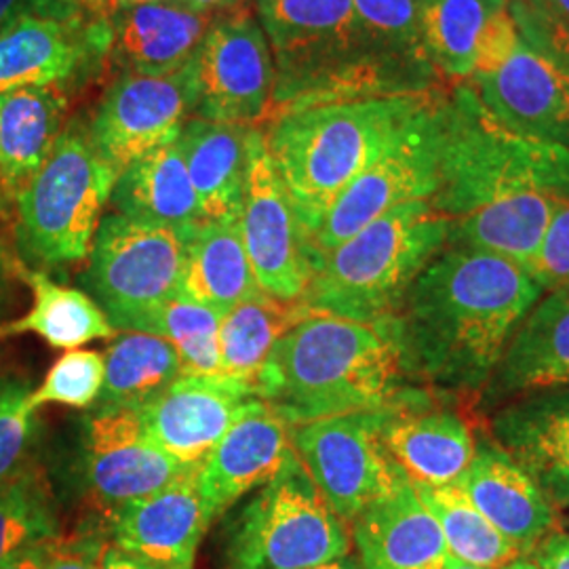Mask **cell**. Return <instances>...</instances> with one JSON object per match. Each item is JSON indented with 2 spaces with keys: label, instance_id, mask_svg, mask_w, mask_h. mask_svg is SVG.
Wrapping results in <instances>:
<instances>
[{
  "label": "cell",
  "instance_id": "681fc988",
  "mask_svg": "<svg viewBox=\"0 0 569 569\" xmlns=\"http://www.w3.org/2000/svg\"><path fill=\"white\" fill-rule=\"evenodd\" d=\"M103 569H154L148 563H143L136 557H129L119 549H114L112 545H108L103 550Z\"/></svg>",
  "mask_w": 569,
  "mask_h": 569
},
{
  "label": "cell",
  "instance_id": "4fadbf2b",
  "mask_svg": "<svg viewBox=\"0 0 569 569\" xmlns=\"http://www.w3.org/2000/svg\"><path fill=\"white\" fill-rule=\"evenodd\" d=\"M194 106L192 61L164 77L121 74L106 89L87 131L103 161L121 173L146 152L178 140Z\"/></svg>",
  "mask_w": 569,
  "mask_h": 569
},
{
  "label": "cell",
  "instance_id": "816d5d0a",
  "mask_svg": "<svg viewBox=\"0 0 569 569\" xmlns=\"http://www.w3.org/2000/svg\"><path fill=\"white\" fill-rule=\"evenodd\" d=\"M310 569H363L361 568V563L359 561H355V559H350V557H345V559H338V561H329V563H323V566H317V568Z\"/></svg>",
  "mask_w": 569,
  "mask_h": 569
},
{
  "label": "cell",
  "instance_id": "d4e9b609",
  "mask_svg": "<svg viewBox=\"0 0 569 569\" xmlns=\"http://www.w3.org/2000/svg\"><path fill=\"white\" fill-rule=\"evenodd\" d=\"M350 526L363 569H443L449 561L441 528L407 477Z\"/></svg>",
  "mask_w": 569,
  "mask_h": 569
},
{
  "label": "cell",
  "instance_id": "83f0119b",
  "mask_svg": "<svg viewBox=\"0 0 569 569\" xmlns=\"http://www.w3.org/2000/svg\"><path fill=\"white\" fill-rule=\"evenodd\" d=\"M110 204L114 213L152 224L190 228L204 220L178 140L127 164L112 188Z\"/></svg>",
  "mask_w": 569,
  "mask_h": 569
},
{
  "label": "cell",
  "instance_id": "44dd1931",
  "mask_svg": "<svg viewBox=\"0 0 569 569\" xmlns=\"http://www.w3.org/2000/svg\"><path fill=\"white\" fill-rule=\"evenodd\" d=\"M489 437L528 472L555 509H569V388L496 407Z\"/></svg>",
  "mask_w": 569,
  "mask_h": 569
},
{
  "label": "cell",
  "instance_id": "f546056e",
  "mask_svg": "<svg viewBox=\"0 0 569 569\" xmlns=\"http://www.w3.org/2000/svg\"><path fill=\"white\" fill-rule=\"evenodd\" d=\"M23 279L32 291V305L20 319L0 323V340L34 333L53 348L74 350L119 336L89 293L58 283L42 270H26Z\"/></svg>",
  "mask_w": 569,
  "mask_h": 569
},
{
  "label": "cell",
  "instance_id": "d590c367",
  "mask_svg": "<svg viewBox=\"0 0 569 569\" xmlns=\"http://www.w3.org/2000/svg\"><path fill=\"white\" fill-rule=\"evenodd\" d=\"M60 538L56 500L41 468L23 467L0 483V568L18 552Z\"/></svg>",
  "mask_w": 569,
  "mask_h": 569
},
{
  "label": "cell",
  "instance_id": "f907efd6",
  "mask_svg": "<svg viewBox=\"0 0 569 569\" xmlns=\"http://www.w3.org/2000/svg\"><path fill=\"white\" fill-rule=\"evenodd\" d=\"M146 2H167V0H98L93 11H91V16L106 20L108 16H112L117 11L136 7V4H146Z\"/></svg>",
  "mask_w": 569,
  "mask_h": 569
},
{
  "label": "cell",
  "instance_id": "52a82bcc",
  "mask_svg": "<svg viewBox=\"0 0 569 569\" xmlns=\"http://www.w3.org/2000/svg\"><path fill=\"white\" fill-rule=\"evenodd\" d=\"M352 533L296 451L226 529L222 569H310L350 555Z\"/></svg>",
  "mask_w": 569,
  "mask_h": 569
},
{
  "label": "cell",
  "instance_id": "4dcf8cb0",
  "mask_svg": "<svg viewBox=\"0 0 569 569\" xmlns=\"http://www.w3.org/2000/svg\"><path fill=\"white\" fill-rule=\"evenodd\" d=\"M306 315L305 305H287L264 291L230 308L220 321V378L256 390L270 352Z\"/></svg>",
  "mask_w": 569,
  "mask_h": 569
},
{
  "label": "cell",
  "instance_id": "277c9868",
  "mask_svg": "<svg viewBox=\"0 0 569 569\" xmlns=\"http://www.w3.org/2000/svg\"><path fill=\"white\" fill-rule=\"evenodd\" d=\"M528 197L569 203V150L498 121L465 82L449 87L441 188L430 203L449 222Z\"/></svg>",
  "mask_w": 569,
  "mask_h": 569
},
{
  "label": "cell",
  "instance_id": "9a60e30c",
  "mask_svg": "<svg viewBox=\"0 0 569 569\" xmlns=\"http://www.w3.org/2000/svg\"><path fill=\"white\" fill-rule=\"evenodd\" d=\"M108 21L91 13L32 16L0 32V93L79 79L108 56Z\"/></svg>",
  "mask_w": 569,
  "mask_h": 569
},
{
  "label": "cell",
  "instance_id": "1f68e13d",
  "mask_svg": "<svg viewBox=\"0 0 569 569\" xmlns=\"http://www.w3.org/2000/svg\"><path fill=\"white\" fill-rule=\"evenodd\" d=\"M103 359L106 378L96 409H142L183 376L178 350L140 331L119 333Z\"/></svg>",
  "mask_w": 569,
  "mask_h": 569
},
{
  "label": "cell",
  "instance_id": "7c38bea8",
  "mask_svg": "<svg viewBox=\"0 0 569 569\" xmlns=\"http://www.w3.org/2000/svg\"><path fill=\"white\" fill-rule=\"evenodd\" d=\"M192 70L194 117L249 127L270 117L274 60L264 28L249 7L216 18L192 60Z\"/></svg>",
  "mask_w": 569,
  "mask_h": 569
},
{
  "label": "cell",
  "instance_id": "836d02e7",
  "mask_svg": "<svg viewBox=\"0 0 569 569\" xmlns=\"http://www.w3.org/2000/svg\"><path fill=\"white\" fill-rule=\"evenodd\" d=\"M509 0H430L422 21V42L428 60L448 84L470 79L477 42Z\"/></svg>",
  "mask_w": 569,
  "mask_h": 569
},
{
  "label": "cell",
  "instance_id": "6f0895ef",
  "mask_svg": "<svg viewBox=\"0 0 569 569\" xmlns=\"http://www.w3.org/2000/svg\"><path fill=\"white\" fill-rule=\"evenodd\" d=\"M7 201H4V194H2V188H0V218H4L7 216Z\"/></svg>",
  "mask_w": 569,
  "mask_h": 569
},
{
  "label": "cell",
  "instance_id": "f5cc1de1",
  "mask_svg": "<svg viewBox=\"0 0 569 569\" xmlns=\"http://www.w3.org/2000/svg\"><path fill=\"white\" fill-rule=\"evenodd\" d=\"M61 2H66V4H70V7H77V9H82V11H87V13H91L98 0H61Z\"/></svg>",
  "mask_w": 569,
  "mask_h": 569
},
{
  "label": "cell",
  "instance_id": "8992f818",
  "mask_svg": "<svg viewBox=\"0 0 569 569\" xmlns=\"http://www.w3.org/2000/svg\"><path fill=\"white\" fill-rule=\"evenodd\" d=\"M119 171L93 148L82 122L66 124L39 173L13 201L16 241L34 270L89 260Z\"/></svg>",
  "mask_w": 569,
  "mask_h": 569
},
{
  "label": "cell",
  "instance_id": "5bb4252c",
  "mask_svg": "<svg viewBox=\"0 0 569 569\" xmlns=\"http://www.w3.org/2000/svg\"><path fill=\"white\" fill-rule=\"evenodd\" d=\"M81 441L82 479L108 515L194 468L178 462L148 437L138 409H96L82 422Z\"/></svg>",
  "mask_w": 569,
  "mask_h": 569
},
{
  "label": "cell",
  "instance_id": "7dc6e473",
  "mask_svg": "<svg viewBox=\"0 0 569 569\" xmlns=\"http://www.w3.org/2000/svg\"><path fill=\"white\" fill-rule=\"evenodd\" d=\"M552 23L569 32V0H529Z\"/></svg>",
  "mask_w": 569,
  "mask_h": 569
},
{
  "label": "cell",
  "instance_id": "bcb514c9",
  "mask_svg": "<svg viewBox=\"0 0 569 569\" xmlns=\"http://www.w3.org/2000/svg\"><path fill=\"white\" fill-rule=\"evenodd\" d=\"M51 542H41V545H34V547L21 550L0 569H47V557H49Z\"/></svg>",
  "mask_w": 569,
  "mask_h": 569
},
{
  "label": "cell",
  "instance_id": "ba28073f",
  "mask_svg": "<svg viewBox=\"0 0 569 569\" xmlns=\"http://www.w3.org/2000/svg\"><path fill=\"white\" fill-rule=\"evenodd\" d=\"M448 89L407 122L387 150L346 188L312 237L321 256L395 207L432 201L441 188Z\"/></svg>",
  "mask_w": 569,
  "mask_h": 569
},
{
  "label": "cell",
  "instance_id": "8d00e7d4",
  "mask_svg": "<svg viewBox=\"0 0 569 569\" xmlns=\"http://www.w3.org/2000/svg\"><path fill=\"white\" fill-rule=\"evenodd\" d=\"M103 378L106 359L102 352L84 348L66 350L44 373L41 387L32 388L30 406L37 411L47 406L72 409L98 406L102 397Z\"/></svg>",
  "mask_w": 569,
  "mask_h": 569
},
{
  "label": "cell",
  "instance_id": "7402d4cb",
  "mask_svg": "<svg viewBox=\"0 0 569 569\" xmlns=\"http://www.w3.org/2000/svg\"><path fill=\"white\" fill-rule=\"evenodd\" d=\"M555 388H569V287L547 289L529 310L477 406L496 409Z\"/></svg>",
  "mask_w": 569,
  "mask_h": 569
},
{
  "label": "cell",
  "instance_id": "9f6ffc18",
  "mask_svg": "<svg viewBox=\"0 0 569 569\" xmlns=\"http://www.w3.org/2000/svg\"><path fill=\"white\" fill-rule=\"evenodd\" d=\"M443 569H481V568H472V566H467V563H460V561H456V559H451L449 557L448 563H446V568Z\"/></svg>",
  "mask_w": 569,
  "mask_h": 569
},
{
  "label": "cell",
  "instance_id": "c3c4849f",
  "mask_svg": "<svg viewBox=\"0 0 569 569\" xmlns=\"http://www.w3.org/2000/svg\"><path fill=\"white\" fill-rule=\"evenodd\" d=\"M178 2H182L183 7H188L192 11L211 13V16H220V13L239 9L244 4V0H178Z\"/></svg>",
  "mask_w": 569,
  "mask_h": 569
},
{
  "label": "cell",
  "instance_id": "b9f144b4",
  "mask_svg": "<svg viewBox=\"0 0 569 569\" xmlns=\"http://www.w3.org/2000/svg\"><path fill=\"white\" fill-rule=\"evenodd\" d=\"M521 42L523 39L519 32V23L515 20L510 7L498 11L486 23V28L479 37L475 68H472L470 79L486 77V74L500 70L512 58V53L519 49Z\"/></svg>",
  "mask_w": 569,
  "mask_h": 569
},
{
  "label": "cell",
  "instance_id": "ac0fdd59",
  "mask_svg": "<svg viewBox=\"0 0 569 569\" xmlns=\"http://www.w3.org/2000/svg\"><path fill=\"white\" fill-rule=\"evenodd\" d=\"M197 468L108 515L112 547L150 568L194 569L204 531L211 526L197 483Z\"/></svg>",
  "mask_w": 569,
  "mask_h": 569
},
{
  "label": "cell",
  "instance_id": "ab89813d",
  "mask_svg": "<svg viewBox=\"0 0 569 569\" xmlns=\"http://www.w3.org/2000/svg\"><path fill=\"white\" fill-rule=\"evenodd\" d=\"M528 272L545 287V291L569 287V203L552 216Z\"/></svg>",
  "mask_w": 569,
  "mask_h": 569
},
{
  "label": "cell",
  "instance_id": "ffe728a7",
  "mask_svg": "<svg viewBox=\"0 0 569 569\" xmlns=\"http://www.w3.org/2000/svg\"><path fill=\"white\" fill-rule=\"evenodd\" d=\"M291 451V427L264 401L244 413L197 468V483L211 523L266 486Z\"/></svg>",
  "mask_w": 569,
  "mask_h": 569
},
{
  "label": "cell",
  "instance_id": "60d3db41",
  "mask_svg": "<svg viewBox=\"0 0 569 569\" xmlns=\"http://www.w3.org/2000/svg\"><path fill=\"white\" fill-rule=\"evenodd\" d=\"M509 7L523 42L569 74V32L552 23L529 0H509Z\"/></svg>",
  "mask_w": 569,
  "mask_h": 569
},
{
  "label": "cell",
  "instance_id": "2e32d148",
  "mask_svg": "<svg viewBox=\"0 0 569 569\" xmlns=\"http://www.w3.org/2000/svg\"><path fill=\"white\" fill-rule=\"evenodd\" d=\"M260 401L253 388L226 378L182 376L138 411L148 437L164 453L197 467Z\"/></svg>",
  "mask_w": 569,
  "mask_h": 569
},
{
  "label": "cell",
  "instance_id": "f35d334b",
  "mask_svg": "<svg viewBox=\"0 0 569 569\" xmlns=\"http://www.w3.org/2000/svg\"><path fill=\"white\" fill-rule=\"evenodd\" d=\"M428 2L430 0H352L357 20L373 39L409 51H425L422 21Z\"/></svg>",
  "mask_w": 569,
  "mask_h": 569
},
{
  "label": "cell",
  "instance_id": "603a6c76",
  "mask_svg": "<svg viewBox=\"0 0 569 569\" xmlns=\"http://www.w3.org/2000/svg\"><path fill=\"white\" fill-rule=\"evenodd\" d=\"M521 555H531L557 523V509L545 491L491 437L477 439V451L456 483Z\"/></svg>",
  "mask_w": 569,
  "mask_h": 569
},
{
  "label": "cell",
  "instance_id": "e575fe53",
  "mask_svg": "<svg viewBox=\"0 0 569 569\" xmlns=\"http://www.w3.org/2000/svg\"><path fill=\"white\" fill-rule=\"evenodd\" d=\"M413 486L437 519L451 559L472 568L500 569L523 557L458 486Z\"/></svg>",
  "mask_w": 569,
  "mask_h": 569
},
{
  "label": "cell",
  "instance_id": "8fae6325",
  "mask_svg": "<svg viewBox=\"0 0 569 569\" xmlns=\"http://www.w3.org/2000/svg\"><path fill=\"white\" fill-rule=\"evenodd\" d=\"M239 228L258 287L274 300L305 305L319 253L266 148L260 127L251 142Z\"/></svg>",
  "mask_w": 569,
  "mask_h": 569
},
{
  "label": "cell",
  "instance_id": "7a4b0ae2",
  "mask_svg": "<svg viewBox=\"0 0 569 569\" xmlns=\"http://www.w3.org/2000/svg\"><path fill=\"white\" fill-rule=\"evenodd\" d=\"M406 380L385 327L308 310L270 352L256 392L296 427L385 409L406 390Z\"/></svg>",
  "mask_w": 569,
  "mask_h": 569
},
{
  "label": "cell",
  "instance_id": "f6af8a7d",
  "mask_svg": "<svg viewBox=\"0 0 569 569\" xmlns=\"http://www.w3.org/2000/svg\"><path fill=\"white\" fill-rule=\"evenodd\" d=\"M538 569H569V533L552 529L549 536L531 550Z\"/></svg>",
  "mask_w": 569,
  "mask_h": 569
},
{
  "label": "cell",
  "instance_id": "5b68a950",
  "mask_svg": "<svg viewBox=\"0 0 569 569\" xmlns=\"http://www.w3.org/2000/svg\"><path fill=\"white\" fill-rule=\"evenodd\" d=\"M448 241L449 220L430 201L395 207L321 256L305 306L380 326Z\"/></svg>",
  "mask_w": 569,
  "mask_h": 569
},
{
  "label": "cell",
  "instance_id": "db71d44e",
  "mask_svg": "<svg viewBox=\"0 0 569 569\" xmlns=\"http://www.w3.org/2000/svg\"><path fill=\"white\" fill-rule=\"evenodd\" d=\"M500 569H538V566L533 561H528L526 557H521V559H515V561H510L505 568Z\"/></svg>",
  "mask_w": 569,
  "mask_h": 569
},
{
  "label": "cell",
  "instance_id": "4316f807",
  "mask_svg": "<svg viewBox=\"0 0 569 569\" xmlns=\"http://www.w3.org/2000/svg\"><path fill=\"white\" fill-rule=\"evenodd\" d=\"M66 87H26L0 93V188L7 204L39 173L66 129Z\"/></svg>",
  "mask_w": 569,
  "mask_h": 569
},
{
  "label": "cell",
  "instance_id": "7bdbcfd3",
  "mask_svg": "<svg viewBox=\"0 0 569 569\" xmlns=\"http://www.w3.org/2000/svg\"><path fill=\"white\" fill-rule=\"evenodd\" d=\"M103 545L98 536H79L72 540H53L47 569H103Z\"/></svg>",
  "mask_w": 569,
  "mask_h": 569
},
{
  "label": "cell",
  "instance_id": "d6a6232c",
  "mask_svg": "<svg viewBox=\"0 0 569 569\" xmlns=\"http://www.w3.org/2000/svg\"><path fill=\"white\" fill-rule=\"evenodd\" d=\"M220 321L222 315L186 296L127 315L112 327L140 331L173 346L182 359L183 376L220 378Z\"/></svg>",
  "mask_w": 569,
  "mask_h": 569
},
{
  "label": "cell",
  "instance_id": "ee69618b",
  "mask_svg": "<svg viewBox=\"0 0 569 569\" xmlns=\"http://www.w3.org/2000/svg\"><path fill=\"white\" fill-rule=\"evenodd\" d=\"M84 13L82 9L70 7L61 0H0V32L9 28L11 23L32 18V16H56V18H66V16H77Z\"/></svg>",
  "mask_w": 569,
  "mask_h": 569
},
{
  "label": "cell",
  "instance_id": "f1b7e54d",
  "mask_svg": "<svg viewBox=\"0 0 569 569\" xmlns=\"http://www.w3.org/2000/svg\"><path fill=\"white\" fill-rule=\"evenodd\" d=\"M262 291L244 251L239 222H199L186 243L182 293L199 305L230 308Z\"/></svg>",
  "mask_w": 569,
  "mask_h": 569
},
{
  "label": "cell",
  "instance_id": "484cf974",
  "mask_svg": "<svg viewBox=\"0 0 569 569\" xmlns=\"http://www.w3.org/2000/svg\"><path fill=\"white\" fill-rule=\"evenodd\" d=\"M258 127L192 117L178 142L207 222H239Z\"/></svg>",
  "mask_w": 569,
  "mask_h": 569
},
{
  "label": "cell",
  "instance_id": "3957f363",
  "mask_svg": "<svg viewBox=\"0 0 569 569\" xmlns=\"http://www.w3.org/2000/svg\"><path fill=\"white\" fill-rule=\"evenodd\" d=\"M439 91L319 103L268 121L266 148L310 237L346 188Z\"/></svg>",
  "mask_w": 569,
  "mask_h": 569
},
{
  "label": "cell",
  "instance_id": "e0dca14e",
  "mask_svg": "<svg viewBox=\"0 0 569 569\" xmlns=\"http://www.w3.org/2000/svg\"><path fill=\"white\" fill-rule=\"evenodd\" d=\"M385 443L407 479L420 486H456L477 451L467 416L418 388H406L388 406Z\"/></svg>",
  "mask_w": 569,
  "mask_h": 569
},
{
  "label": "cell",
  "instance_id": "74e56055",
  "mask_svg": "<svg viewBox=\"0 0 569 569\" xmlns=\"http://www.w3.org/2000/svg\"><path fill=\"white\" fill-rule=\"evenodd\" d=\"M30 395L28 382L0 376V483L23 467L32 443L39 411L30 406Z\"/></svg>",
  "mask_w": 569,
  "mask_h": 569
},
{
  "label": "cell",
  "instance_id": "30bf717a",
  "mask_svg": "<svg viewBox=\"0 0 569 569\" xmlns=\"http://www.w3.org/2000/svg\"><path fill=\"white\" fill-rule=\"evenodd\" d=\"M387 409L291 427V448L348 526L406 479L385 443Z\"/></svg>",
  "mask_w": 569,
  "mask_h": 569
},
{
  "label": "cell",
  "instance_id": "6da1fadb",
  "mask_svg": "<svg viewBox=\"0 0 569 569\" xmlns=\"http://www.w3.org/2000/svg\"><path fill=\"white\" fill-rule=\"evenodd\" d=\"M545 287L523 266L448 244L380 326L407 378L443 395L477 397Z\"/></svg>",
  "mask_w": 569,
  "mask_h": 569
},
{
  "label": "cell",
  "instance_id": "d6986e66",
  "mask_svg": "<svg viewBox=\"0 0 569 569\" xmlns=\"http://www.w3.org/2000/svg\"><path fill=\"white\" fill-rule=\"evenodd\" d=\"M467 82L512 131L569 150V74L555 61L521 42L500 70Z\"/></svg>",
  "mask_w": 569,
  "mask_h": 569
},
{
  "label": "cell",
  "instance_id": "11a10c76",
  "mask_svg": "<svg viewBox=\"0 0 569 569\" xmlns=\"http://www.w3.org/2000/svg\"><path fill=\"white\" fill-rule=\"evenodd\" d=\"M7 272H9V266H7V258H4V249L0 244V293L4 289V283H7Z\"/></svg>",
  "mask_w": 569,
  "mask_h": 569
},
{
  "label": "cell",
  "instance_id": "9c48e42d",
  "mask_svg": "<svg viewBox=\"0 0 569 569\" xmlns=\"http://www.w3.org/2000/svg\"><path fill=\"white\" fill-rule=\"evenodd\" d=\"M190 228L103 216L82 281L110 323L182 293Z\"/></svg>",
  "mask_w": 569,
  "mask_h": 569
},
{
  "label": "cell",
  "instance_id": "cb8c5ba5",
  "mask_svg": "<svg viewBox=\"0 0 569 569\" xmlns=\"http://www.w3.org/2000/svg\"><path fill=\"white\" fill-rule=\"evenodd\" d=\"M218 16L199 13L178 0L146 2L108 16V58L121 74L164 77L194 60Z\"/></svg>",
  "mask_w": 569,
  "mask_h": 569
}]
</instances>
